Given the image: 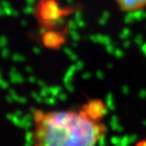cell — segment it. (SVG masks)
Masks as SVG:
<instances>
[{"label": "cell", "mask_w": 146, "mask_h": 146, "mask_svg": "<svg viewBox=\"0 0 146 146\" xmlns=\"http://www.w3.org/2000/svg\"><path fill=\"white\" fill-rule=\"evenodd\" d=\"M123 13H137L146 9V0H114Z\"/></svg>", "instance_id": "7a4b0ae2"}, {"label": "cell", "mask_w": 146, "mask_h": 146, "mask_svg": "<svg viewBox=\"0 0 146 146\" xmlns=\"http://www.w3.org/2000/svg\"><path fill=\"white\" fill-rule=\"evenodd\" d=\"M105 113L99 100L78 109L36 108L32 113L33 146H96L107 133Z\"/></svg>", "instance_id": "6da1fadb"}]
</instances>
